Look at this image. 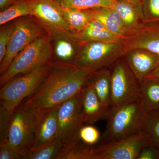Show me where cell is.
Returning a JSON list of instances; mask_svg holds the SVG:
<instances>
[{"label": "cell", "instance_id": "obj_36", "mask_svg": "<svg viewBox=\"0 0 159 159\" xmlns=\"http://www.w3.org/2000/svg\"><path fill=\"white\" fill-rule=\"evenodd\" d=\"M19 1V0H14V2H16V1Z\"/></svg>", "mask_w": 159, "mask_h": 159}, {"label": "cell", "instance_id": "obj_33", "mask_svg": "<svg viewBox=\"0 0 159 159\" xmlns=\"http://www.w3.org/2000/svg\"><path fill=\"white\" fill-rule=\"evenodd\" d=\"M14 3V0H0V9L3 10Z\"/></svg>", "mask_w": 159, "mask_h": 159}, {"label": "cell", "instance_id": "obj_34", "mask_svg": "<svg viewBox=\"0 0 159 159\" xmlns=\"http://www.w3.org/2000/svg\"><path fill=\"white\" fill-rule=\"evenodd\" d=\"M151 78L159 81V65L157 68L146 78Z\"/></svg>", "mask_w": 159, "mask_h": 159}, {"label": "cell", "instance_id": "obj_7", "mask_svg": "<svg viewBox=\"0 0 159 159\" xmlns=\"http://www.w3.org/2000/svg\"><path fill=\"white\" fill-rule=\"evenodd\" d=\"M81 92L58 107V129L57 138L62 143L63 147L57 159H61L64 154L80 141V130L84 125Z\"/></svg>", "mask_w": 159, "mask_h": 159}, {"label": "cell", "instance_id": "obj_20", "mask_svg": "<svg viewBox=\"0 0 159 159\" xmlns=\"http://www.w3.org/2000/svg\"><path fill=\"white\" fill-rule=\"evenodd\" d=\"M88 82L92 85L100 101L111 107V88L109 70L105 69L95 72L89 78Z\"/></svg>", "mask_w": 159, "mask_h": 159}, {"label": "cell", "instance_id": "obj_6", "mask_svg": "<svg viewBox=\"0 0 159 159\" xmlns=\"http://www.w3.org/2000/svg\"><path fill=\"white\" fill-rule=\"evenodd\" d=\"M43 112L19 106L11 117L8 132L9 144L23 156L24 159L31 150L34 133Z\"/></svg>", "mask_w": 159, "mask_h": 159}, {"label": "cell", "instance_id": "obj_19", "mask_svg": "<svg viewBox=\"0 0 159 159\" xmlns=\"http://www.w3.org/2000/svg\"><path fill=\"white\" fill-rule=\"evenodd\" d=\"M139 98L146 113L159 110V81L151 78L139 81Z\"/></svg>", "mask_w": 159, "mask_h": 159}, {"label": "cell", "instance_id": "obj_10", "mask_svg": "<svg viewBox=\"0 0 159 159\" xmlns=\"http://www.w3.org/2000/svg\"><path fill=\"white\" fill-rule=\"evenodd\" d=\"M150 142L143 130L118 141L101 143L94 146L95 159H138L142 148Z\"/></svg>", "mask_w": 159, "mask_h": 159}, {"label": "cell", "instance_id": "obj_18", "mask_svg": "<svg viewBox=\"0 0 159 159\" xmlns=\"http://www.w3.org/2000/svg\"><path fill=\"white\" fill-rule=\"evenodd\" d=\"M111 8L118 13L130 33L144 24L140 7L122 0H115Z\"/></svg>", "mask_w": 159, "mask_h": 159}, {"label": "cell", "instance_id": "obj_28", "mask_svg": "<svg viewBox=\"0 0 159 159\" xmlns=\"http://www.w3.org/2000/svg\"><path fill=\"white\" fill-rule=\"evenodd\" d=\"M79 137L80 141L90 146H95L101 138L99 130L90 125H83L80 130Z\"/></svg>", "mask_w": 159, "mask_h": 159}, {"label": "cell", "instance_id": "obj_32", "mask_svg": "<svg viewBox=\"0 0 159 159\" xmlns=\"http://www.w3.org/2000/svg\"><path fill=\"white\" fill-rule=\"evenodd\" d=\"M138 159H159V147L149 142L144 147Z\"/></svg>", "mask_w": 159, "mask_h": 159}, {"label": "cell", "instance_id": "obj_21", "mask_svg": "<svg viewBox=\"0 0 159 159\" xmlns=\"http://www.w3.org/2000/svg\"><path fill=\"white\" fill-rule=\"evenodd\" d=\"M61 11L70 28L76 33L83 31L92 20L90 14L87 10L61 7Z\"/></svg>", "mask_w": 159, "mask_h": 159}, {"label": "cell", "instance_id": "obj_23", "mask_svg": "<svg viewBox=\"0 0 159 159\" xmlns=\"http://www.w3.org/2000/svg\"><path fill=\"white\" fill-rule=\"evenodd\" d=\"M62 147V143L56 138L38 149L29 152L24 159H57Z\"/></svg>", "mask_w": 159, "mask_h": 159}, {"label": "cell", "instance_id": "obj_9", "mask_svg": "<svg viewBox=\"0 0 159 159\" xmlns=\"http://www.w3.org/2000/svg\"><path fill=\"white\" fill-rule=\"evenodd\" d=\"M31 16H35L49 33L72 39L76 34L66 21L61 7L56 0H29Z\"/></svg>", "mask_w": 159, "mask_h": 159}, {"label": "cell", "instance_id": "obj_2", "mask_svg": "<svg viewBox=\"0 0 159 159\" xmlns=\"http://www.w3.org/2000/svg\"><path fill=\"white\" fill-rule=\"evenodd\" d=\"M147 113L142 108L139 97L111 108L102 143L115 142L143 130Z\"/></svg>", "mask_w": 159, "mask_h": 159}, {"label": "cell", "instance_id": "obj_1", "mask_svg": "<svg viewBox=\"0 0 159 159\" xmlns=\"http://www.w3.org/2000/svg\"><path fill=\"white\" fill-rule=\"evenodd\" d=\"M93 74L73 64L51 63L45 80L23 106L40 112L57 107L80 93Z\"/></svg>", "mask_w": 159, "mask_h": 159}, {"label": "cell", "instance_id": "obj_14", "mask_svg": "<svg viewBox=\"0 0 159 159\" xmlns=\"http://www.w3.org/2000/svg\"><path fill=\"white\" fill-rule=\"evenodd\" d=\"M124 56L131 70L139 81L147 78L159 65V55L145 49H134Z\"/></svg>", "mask_w": 159, "mask_h": 159}, {"label": "cell", "instance_id": "obj_24", "mask_svg": "<svg viewBox=\"0 0 159 159\" xmlns=\"http://www.w3.org/2000/svg\"><path fill=\"white\" fill-rule=\"evenodd\" d=\"M57 38L54 47V53L58 60L56 63L73 65L77 54L74 45L68 39Z\"/></svg>", "mask_w": 159, "mask_h": 159}, {"label": "cell", "instance_id": "obj_25", "mask_svg": "<svg viewBox=\"0 0 159 159\" xmlns=\"http://www.w3.org/2000/svg\"><path fill=\"white\" fill-rule=\"evenodd\" d=\"M64 8L88 10L98 7L111 8L115 0H56Z\"/></svg>", "mask_w": 159, "mask_h": 159}, {"label": "cell", "instance_id": "obj_15", "mask_svg": "<svg viewBox=\"0 0 159 159\" xmlns=\"http://www.w3.org/2000/svg\"><path fill=\"white\" fill-rule=\"evenodd\" d=\"M58 107L43 112L38 122L31 150H34L57 138L58 129Z\"/></svg>", "mask_w": 159, "mask_h": 159}, {"label": "cell", "instance_id": "obj_31", "mask_svg": "<svg viewBox=\"0 0 159 159\" xmlns=\"http://www.w3.org/2000/svg\"><path fill=\"white\" fill-rule=\"evenodd\" d=\"M21 159L23 156L11 147L8 139L0 141V159Z\"/></svg>", "mask_w": 159, "mask_h": 159}, {"label": "cell", "instance_id": "obj_11", "mask_svg": "<svg viewBox=\"0 0 159 159\" xmlns=\"http://www.w3.org/2000/svg\"><path fill=\"white\" fill-rule=\"evenodd\" d=\"M44 34L43 30L30 20H19L14 24L13 33L4 59L0 62V74L8 69L15 57L36 39Z\"/></svg>", "mask_w": 159, "mask_h": 159}, {"label": "cell", "instance_id": "obj_30", "mask_svg": "<svg viewBox=\"0 0 159 159\" xmlns=\"http://www.w3.org/2000/svg\"><path fill=\"white\" fill-rule=\"evenodd\" d=\"M14 24L2 29L0 31V62L6 55L7 47L13 33Z\"/></svg>", "mask_w": 159, "mask_h": 159}, {"label": "cell", "instance_id": "obj_22", "mask_svg": "<svg viewBox=\"0 0 159 159\" xmlns=\"http://www.w3.org/2000/svg\"><path fill=\"white\" fill-rule=\"evenodd\" d=\"M31 15L29 0H19L0 13L1 25L17 18Z\"/></svg>", "mask_w": 159, "mask_h": 159}, {"label": "cell", "instance_id": "obj_27", "mask_svg": "<svg viewBox=\"0 0 159 159\" xmlns=\"http://www.w3.org/2000/svg\"><path fill=\"white\" fill-rule=\"evenodd\" d=\"M94 146L79 143L63 155L61 159H95Z\"/></svg>", "mask_w": 159, "mask_h": 159}, {"label": "cell", "instance_id": "obj_26", "mask_svg": "<svg viewBox=\"0 0 159 159\" xmlns=\"http://www.w3.org/2000/svg\"><path fill=\"white\" fill-rule=\"evenodd\" d=\"M143 130L151 143L159 147V110L147 113Z\"/></svg>", "mask_w": 159, "mask_h": 159}, {"label": "cell", "instance_id": "obj_4", "mask_svg": "<svg viewBox=\"0 0 159 159\" xmlns=\"http://www.w3.org/2000/svg\"><path fill=\"white\" fill-rule=\"evenodd\" d=\"M50 34H44L30 43L17 54L9 68L0 77L2 86L20 74H26L51 62Z\"/></svg>", "mask_w": 159, "mask_h": 159}, {"label": "cell", "instance_id": "obj_35", "mask_svg": "<svg viewBox=\"0 0 159 159\" xmlns=\"http://www.w3.org/2000/svg\"><path fill=\"white\" fill-rule=\"evenodd\" d=\"M122 1H125V2H128L134 5V6H138L142 8V0H122Z\"/></svg>", "mask_w": 159, "mask_h": 159}, {"label": "cell", "instance_id": "obj_13", "mask_svg": "<svg viewBox=\"0 0 159 159\" xmlns=\"http://www.w3.org/2000/svg\"><path fill=\"white\" fill-rule=\"evenodd\" d=\"M81 100L84 125H91L100 120L107 119L111 108L100 101L88 81L81 90Z\"/></svg>", "mask_w": 159, "mask_h": 159}, {"label": "cell", "instance_id": "obj_29", "mask_svg": "<svg viewBox=\"0 0 159 159\" xmlns=\"http://www.w3.org/2000/svg\"><path fill=\"white\" fill-rule=\"evenodd\" d=\"M142 13L144 23L159 22V0H148Z\"/></svg>", "mask_w": 159, "mask_h": 159}, {"label": "cell", "instance_id": "obj_3", "mask_svg": "<svg viewBox=\"0 0 159 159\" xmlns=\"http://www.w3.org/2000/svg\"><path fill=\"white\" fill-rule=\"evenodd\" d=\"M51 62L13 78L1 87L0 110L12 115L25 98L30 97L48 75Z\"/></svg>", "mask_w": 159, "mask_h": 159}, {"label": "cell", "instance_id": "obj_17", "mask_svg": "<svg viewBox=\"0 0 159 159\" xmlns=\"http://www.w3.org/2000/svg\"><path fill=\"white\" fill-rule=\"evenodd\" d=\"M87 10L92 19L99 21L111 32L125 37L130 34L119 15L111 8L98 7Z\"/></svg>", "mask_w": 159, "mask_h": 159}, {"label": "cell", "instance_id": "obj_16", "mask_svg": "<svg viewBox=\"0 0 159 159\" xmlns=\"http://www.w3.org/2000/svg\"><path fill=\"white\" fill-rule=\"evenodd\" d=\"M127 38L111 32L99 21L92 19L83 31L74 34L72 40L84 44L92 42H122Z\"/></svg>", "mask_w": 159, "mask_h": 159}, {"label": "cell", "instance_id": "obj_12", "mask_svg": "<svg viewBox=\"0 0 159 159\" xmlns=\"http://www.w3.org/2000/svg\"><path fill=\"white\" fill-rule=\"evenodd\" d=\"M147 50L159 55V22L144 23L123 42V56L134 49Z\"/></svg>", "mask_w": 159, "mask_h": 159}, {"label": "cell", "instance_id": "obj_8", "mask_svg": "<svg viewBox=\"0 0 159 159\" xmlns=\"http://www.w3.org/2000/svg\"><path fill=\"white\" fill-rule=\"evenodd\" d=\"M110 72L111 108L118 107L139 97V81L136 78L125 59H118L112 65Z\"/></svg>", "mask_w": 159, "mask_h": 159}, {"label": "cell", "instance_id": "obj_5", "mask_svg": "<svg viewBox=\"0 0 159 159\" xmlns=\"http://www.w3.org/2000/svg\"><path fill=\"white\" fill-rule=\"evenodd\" d=\"M123 42H92L84 44L73 65L95 73L105 70L123 56Z\"/></svg>", "mask_w": 159, "mask_h": 159}]
</instances>
